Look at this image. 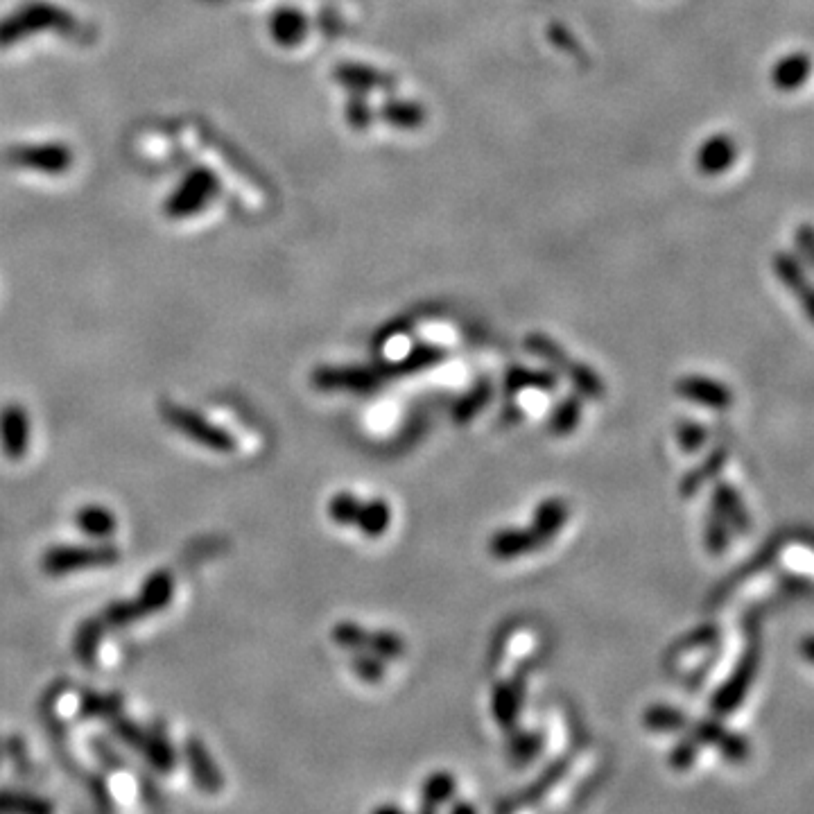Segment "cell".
<instances>
[{
    "instance_id": "cell-1",
    "label": "cell",
    "mask_w": 814,
    "mask_h": 814,
    "mask_svg": "<svg viewBox=\"0 0 814 814\" xmlns=\"http://www.w3.org/2000/svg\"><path fill=\"white\" fill-rule=\"evenodd\" d=\"M172 597H175V579H172L168 570L152 573L132 600L111 602L100 613L86 618L77 627L73 638V652L77 661L89 668V665L95 663V658H98V649L107 631L129 627L138 620H145L154 616V613L168 609Z\"/></svg>"
},
{
    "instance_id": "cell-2",
    "label": "cell",
    "mask_w": 814,
    "mask_h": 814,
    "mask_svg": "<svg viewBox=\"0 0 814 814\" xmlns=\"http://www.w3.org/2000/svg\"><path fill=\"white\" fill-rule=\"evenodd\" d=\"M41 30H55L68 39H75V34L80 32V23L62 7L46 3V0H30L0 21V46H12V43L28 37L30 32Z\"/></svg>"
},
{
    "instance_id": "cell-3",
    "label": "cell",
    "mask_w": 814,
    "mask_h": 814,
    "mask_svg": "<svg viewBox=\"0 0 814 814\" xmlns=\"http://www.w3.org/2000/svg\"><path fill=\"white\" fill-rule=\"evenodd\" d=\"M120 550L111 543H95V545H55L48 548L41 557V570L50 577H62L71 573H80V570H95V568H111L120 564Z\"/></svg>"
},
{
    "instance_id": "cell-4",
    "label": "cell",
    "mask_w": 814,
    "mask_h": 814,
    "mask_svg": "<svg viewBox=\"0 0 814 814\" xmlns=\"http://www.w3.org/2000/svg\"><path fill=\"white\" fill-rule=\"evenodd\" d=\"M161 419L190 441H195V444L209 450H215V453H231V450L236 448V439H233L229 430L220 428L218 423L209 421L204 414L190 410L186 405L172 401L161 403Z\"/></svg>"
},
{
    "instance_id": "cell-5",
    "label": "cell",
    "mask_w": 814,
    "mask_h": 814,
    "mask_svg": "<svg viewBox=\"0 0 814 814\" xmlns=\"http://www.w3.org/2000/svg\"><path fill=\"white\" fill-rule=\"evenodd\" d=\"M220 193V181L211 170L197 168L184 177L175 193L166 202V213L172 220H186L190 215L204 211L215 195Z\"/></svg>"
},
{
    "instance_id": "cell-6",
    "label": "cell",
    "mask_w": 814,
    "mask_h": 814,
    "mask_svg": "<svg viewBox=\"0 0 814 814\" xmlns=\"http://www.w3.org/2000/svg\"><path fill=\"white\" fill-rule=\"evenodd\" d=\"M758 661H760V654H758L756 645L744 649V654L738 661V665H735L731 677L722 683L720 690H717L713 699H710V706H713L717 715H729L742 704L751 688L753 679H756Z\"/></svg>"
},
{
    "instance_id": "cell-7",
    "label": "cell",
    "mask_w": 814,
    "mask_h": 814,
    "mask_svg": "<svg viewBox=\"0 0 814 814\" xmlns=\"http://www.w3.org/2000/svg\"><path fill=\"white\" fill-rule=\"evenodd\" d=\"M7 159L14 166L46 172V175H62L73 163V152L64 143H46V145H25L14 147L7 152Z\"/></svg>"
},
{
    "instance_id": "cell-8",
    "label": "cell",
    "mask_w": 814,
    "mask_h": 814,
    "mask_svg": "<svg viewBox=\"0 0 814 814\" xmlns=\"http://www.w3.org/2000/svg\"><path fill=\"white\" fill-rule=\"evenodd\" d=\"M0 448L12 462H21L30 448V414L21 403H7L0 410Z\"/></svg>"
},
{
    "instance_id": "cell-9",
    "label": "cell",
    "mask_w": 814,
    "mask_h": 814,
    "mask_svg": "<svg viewBox=\"0 0 814 814\" xmlns=\"http://www.w3.org/2000/svg\"><path fill=\"white\" fill-rule=\"evenodd\" d=\"M772 267L778 281L799 299L805 317L814 324V283L810 281L808 272H805V265L796 258V254H792V251H778L772 261Z\"/></svg>"
},
{
    "instance_id": "cell-10",
    "label": "cell",
    "mask_w": 814,
    "mask_h": 814,
    "mask_svg": "<svg viewBox=\"0 0 814 814\" xmlns=\"http://www.w3.org/2000/svg\"><path fill=\"white\" fill-rule=\"evenodd\" d=\"M184 758H186L188 772H190V776H193V781L199 790H204L206 794H218L222 790L224 776L220 772V767L215 765L211 751L206 749L202 738L190 735V738L184 742Z\"/></svg>"
},
{
    "instance_id": "cell-11",
    "label": "cell",
    "mask_w": 814,
    "mask_h": 814,
    "mask_svg": "<svg viewBox=\"0 0 814 814\" xmlns=\"http://www.w3.org/2000/svg\"><path fill=\"white\" fill-rule=\"evenodd\" d=\"M738 159V145H735L729 134H715L706 138L697 150V170L706 177H717L722 172L731 170Z\"/></svg>"
},
{
    "instance_id": "cell-12",
    "label": "cell",
    "mask_w": 814,
    "mask_h": 814,
    "mask_svg": "<svg viewBox=\"0 0 814 814\" xmlns=\"http://www.w3.org/2000/svg\"><path fill=\"white\" fill-rule=\"evenodd\" d=\"M692 738H695L699 744H710V747H717L722 756L726 760L735 762V765H740V762L747 760L749 751H751L747 738L722 729V726L713 720H708V722L704 720V722L695 724V729H692Z\"/></svg>"
},
{
    "instance_id": "cell-13",
    "label": "cell",
    "mask_w": 814,
    "mask_h": 814,
    "mask_svg": "<svg viewBox=\"0 0 814 814\" xmlns=\"http://www.w3.org/2000/svg\"><path fill=\"white\" fill-rule=\"evenodd\" d=\"M677 392L683 398H688V401L713 407V410H726V407H731L733 403V394L729 387L704 376L681 378L677 383Z\"/></svg>"
},
{
    "instance_id": "cell-14",
    "label": "cell",
    "mask_w": 814,
    "mask_h": 814,
    "mask_svg": "<svg viewBox=\"0 0 814 814\" xmlns=\"http://www.w3.org/2000/svg\"><path fill=\"white\" fill-rule=\"evenodd\" d=\"M313 383L319 389H355V392H367L378 385V378L365 369H317L313 374Z\"/></svg>"
},
{
    "instance_id": "cell-15",
    "label": "cell",
    "mask_w": 814,
    "mask_h": 814,
    "mask_svg": "<svg viewBox=\"0 0 814 814\" xmlns=\"http://www.w3.org/2000/svg\"><path fill=\"white\" fill-rule=\"evenodd\" d=\"M713 507L722 514V518L735 532L749 534L751 532V518L744 509V502L740 493L735 491L729 482H717L713 493Z\"/></svg>"
},
{
    "instance_id": "cell-16",
    "label": "cell",
    "mask_w": 814,
    "mask_h": 814,
    "mask_svg": "<svg viewBox=\"0 0 814 814\" xmlns=\"http://www.w3.org/2000/svg\"><path fill=\"white\" fill-rule=\"evenodd\" d=\"M75 525L82 534L95 541H109L116 534V514L105 505H84L75 512Z\"/></svg>"
},
{
    "instance_id": "cell-17",
    "label": "cell",
    "mask_w": 814,
    "mask_h": 814,
    "mask_svg": "<svg viewBox=\"0 0 814 814\" xmlns=\"http://www.w3.org/2000/svg\"><path fill=\"white\" fill-rule=\"evenodd\" d=\"M270 32L279 46H299L308 34V19L299 10H294V7H281V10L272 14Z\"/></svg>"
},
{
    "instance_id": "cell-18",
    "label": "cell",
    "mask_w": 814,
    "mask_h": 814,
    "mask_svg": "<svg viewBox=\"0 0 814 814\" xmlns=\"http://www.w3.org/2000/svg\"><path fill=\"white\" fill-rule=\"evenodd\" d=\"M812 71V59L805 53H790L778 59L772 68V84L778 91L790 93L805 84Z\"/></svg>"
},
{
    "instance_id": "cell-19",
    "label": "cell",
    "mask_w": 814,
    "mask_h": 814,
    "mask_svg": "<svg viewBox=\"0 0 814 814\" xmlns=\"http://www.w3.org/2000/svg\"><path fill=\"white\" fill-rule=\"evenodd\" d=\"M141 756H145L147 762H150V765L161 774H170L172 769H175L177 753H175V747H172L166 729H163L161 724H154L147 729V740H145V749Z\"/></svg>"
},
{
    "instance_id": "cell-20",
    "label": "cell",
    "mask_w": 814,
    "mask_h": 814,
    "mask_svg": "<svg viewBox=\"0 0 814 814\" xmlns=\"http://www.w3.org/2000/svg\"><path fill=\"white\" fill-rule=\"evenodd\" d=\"M541 545V539L534 530H500L489 543V550L496 559L521 557L525 552H532Z\"/></svg>"
},
{
    "instance_id": "cell-21",
    "label": "cell",
    "mask_w": 814,
    "mask_h": 814,
    "mask_svg": "<svg viewBox=\"0 0 814 814\" xmlns=\"http://www.w3.org/2000/svg\"><path fill=\"white\" fill-rule=\"evenodd\" d=\"M568 518V507L564 500H545L536 509L534 516V534L539 536L541 543L550 541L554 534L561 530V525Z\"/></svg>"
},
{
    "instance_id": "cell-22",
    "label": "cell",
    "mask_w": 814,
    "mask_h": 814,
    "mask_svg": "<svg viewBox=\"0 0 814 814\" xmlns=\"http://www.w3.org/2000/svg\"><path fill=\"white\" fill-rule=\"evenodd\" d=\"M389 521H392V512H389L385 500L360 502V512L358 518H355V525H358L367 536L385 534Z\"/></svg>"
},
{
    "instance_id": "cell-23",
    "label": "cell",
    "mask_w": 814,
    "mask_h": 814,
    "mask_svg": "<svg viewBox=\"0 0 814 814\" xmlns=\"http://www.w3.org/2000/svg\"><path fill=\"white\" fill-rule=\"evenodd\" d=\"M53 810V803L43 796L23 792V790H0V812H25L43 814Z\"/></svg>"
},
{
    "instance_id": "cell-24",
    "label": "cell",
    "mask_w": 814,
    "mask_h": 814,
    "mask_svg": "<svg viewBox=\"0 0 814 814\" xmlns=\"http://www.w3.org/2000/svg\"><path fill=\"white\" fill-rule=\"evenodd\" d=\"M726 457H729V455H726L724 448L713 450V453H710V455L706 457L704 464L697 466L695 471H690V473L686 475V478H683V482H681V496H695L701 484H704V482L710 480V478H715L717 471H720L722 466L726 464Z\"/></svg>"
},
{
    "instance_id": "cell-25",
    "label": "cell",
    "mask_w": 814,
    "mask_h": 814,
    "mask_svg": "<svg viewBox=\"0 0 814 814\" xmlns=\"http://www.w3.org/2000/svg\"><path fill=\"white\" fill-rule=\"evenodd\" d=\"M645 726L652 731H683L688 729V717L672 706H652L645 713Z\"/></svg>"
},
{
    "instance_id": "cell-26",
    "label": "cell",
    "mask_w": 814,
    "mask_h": 814,
    "mask_svg": "<svg viewBox=\"0 0 814 814\" xmlns=\"http://www.w3.org/2000/svg\"><path fill=\"white\" fill-rule=\"evenodd\" d=\"M518 713V692L512 683H500L493 692V715L502 729H512Z\"/></svg>"
},
{
    "instance_id": "cell-27",
    "label": "cell",
    "mask_w": 814,
    "mask_h": 814,
    "mask_svg": "<svg viewBox=\"0 0 814 814\" xmlns=\"http://www.w3.org/2000/svg\"><path fill=\"white\" fill-rule=\"evenodd\" d=\"M455 792V778L450 774H435L423 787V810H435L437 805L448 801Z\"/></svg>"
},
{
    "instance_id": "cell-28",
    "label": "cell",
    "mask_w": 814,
    "mask_h": 814,
    "mask_svg": "<svg viewBox=\"0 0 814 814\" xmlns=\"http://www.w3.org/2000/svg\"><path fill=\"white\" fill-rule=\"evenodd\" d=\"M706 548L710 554H722L729 548V523L724 521L722 514L713 507L706 518Z\"/></svg>"
},
{
    "instance_id": "cell-29",
    "label": "cell",
    "mask_w": 814,
    "mask_h": 814,
    "mask_svg": "<svg viewBox=\"0 0 814 814\" xmlns=\"http://www.w3.org/2000/svg\"><path fill=\"white\" fill-rule=\"evenodd\" d=\"M579 414H582V403H579V398H575V396L566 398V401L561 403L552 414V419H550L552 432H557V435H568V432L575 430V426L579 423Z\"/></svg>"
},
{
    "instance_id": "cell-30",
    "label": "cell",
    "mask_w": 814,
    "mask_h": 814,
    "mask_svg": "<svg viewBox=\"0 0 814 814\" xmlns=\"http://www.w3.org/2000/svg\"><path fill=\"white\" fill-rule=\"evenodd\" d=\"M111 729H114V733L127 744V747L143 753L145 740H147V729H143L141 724H136L134 720H127V717H120V713H118L111 717Z\"/></svg>"
},
{
    "instance_id": "cell-31",
    "label": "cell",
    "mask_w": 814,
    "mask_h": 814,
    "mask_svg": "<svg viewBox=\"0 0 814 814\" xmlns=\"http://www.w3.org/2000/svg\"><path fill=\"white\" fill-rule=\"evenodd\" d=\"M80 713L84 717H114L120 713V697L118 695H84Z\"/></svg>"
},
{
    "instance_id": "cell-32",
    "label": "cell",
    "mask_w": 814,
    "mask_h": 814,
    "mask_svg": "<svg viewBox=\"0 0 814 814\" xmlns=\"http://www.w3.org/2000/svg\"><path fill=\"white\" fill-rule=\"evenodd\" d=\"M369 636H371L369 631L358 627L355 622H340V625L333 629V640L337 645L346 647V649H362V647L367 649Z\"/></svg>"
},
{
    "instance_id": "cell-33",
    "label": "cell",
    "mask_w": 814,
    "mask_h": 814,
    "mask_svg": "<svg viewBox=\"0 0 814 814\" xmlns=\"http://www.w3.org/2000/svg\"><path fill=\"white\" fill-rule=\"evenodd\" d=\"M328 512H331V518L335 523L351 525V523H355V518H358L360 500L351 496V493H337V496L331 500Z\"/></svg>"
},
{
    "instance_id": "cell-34",
    "label": "cell",
    "mask_w": 814,
    "mask_h": 814,
    "mask_svg": "<svg viewBox=\"0 0 814 814\" xmlns=\"http://www.w3.org/2000/svg\"><path fill=\"white\" fill-rule=\"evenodd\" d=\"M367 649H371L380 658H398L405 652V643L398 636L389 634V631H380V634L369 636Z\"/></svg>"
},
{
    "instance_id": "cell-35",
    "label": "cell",
    "mask_w": 814,
    "mask_h": 814,
    "mask_svg": "<svg viewBox=\"0 0 814 814\" xmlns=\"http://www.w3.org/2000/svg\"><path fill=\"white\" fill-rule=\"evenodd\" d=\"M566 371L573 378V383L579 387V392L588 398H600L604 394V387L600 383V378H597L591 369H586L582 365H568Z\"/></svg>"
},
{
    "instance_id": "cell-36",
    "label": "cell",
    "mask_w": 814,
    "mask_h": 814,
    "mask_svg": "<svg viewBox=\"0 0 814 814\" xmlns=\"http://www.w3.org/2000/svg\"><path fill=\"white\" fill-rule=\"evenodd\" d=\"M523 387L552 389L554 387V376L552 374H536V371H525V369H514L507 378V389H509V392H516V389H523Z\"/></svg>"
},
{
    "instance_id": "cell-37",
    "label": "cell",
    "mask_w": 814,
    "mask_h": 814,
    "mask_svg": "<svg viewBox=\"0 0 814 814\" xmlns=\"http://www.w3.org/2000/svg\"><path fill=\"white\" fill-rule=\"evenodd\" d=\"M794 247H796V258L803 265H808L814 270V227L812 224H801L794 231Z\"/></svg>"
},
{
    "instance_id": "cell-38",
    "label": "cell",
    "mask_w": 814,
    "mask_h": 814,
    "mask_svg": "<svg viewBox=\"0 0 814 814\" xmlns=\"http://www.w3.org/2000/svg\"><path fill=\"white\" fill-rule=\"evenodd\" d=\"M706 430L699 426L695 421H681L677 426V439L681 448L686 450V453H692V450H699L701 446L706 444Z\"/></svg>"
},
{
    "instance_id": "cell-39",
    "label": "cell",
    "mask_w": 814,
    "mask_h": 814,
    "mask_svg": "<svg viewBox=\"0 0 814 814\" xmlns=\"http://www.w3.org/2000/svg\"><path fill=\"white\" fill-rule=\"evenodd\" d=\"M487 401H489V389L484 385H480L473 394L462 398V401L455 405V410H453L455 419L457 421H469L475 412L482 410L484 403H487Z\"/></svg>"
},
{
    "instance_id": "cell-40",
    "label": "cell",
    "mask_w": 814,
    "mask_h": 814,
    "mask_svg": "<svg viewBox=\"0 0 814 814\" xmlns=\"http://www.w3.org/2000/svg\"><path fill=\"white\" fill-rule=\"evenodd\" d=\"M7 756H10L14 769L19 774H28L30 772V758H28V747H25V740L21 735H10L7 738Z\"/></svg>"
},
{
    "instance_id": "cell-41",
    "label": "cell",
    "mask_w": 814,
    "mask_h": 814,
    "mask_svg": "<svg viewBox=\"0 0 814 814\" xmlns=\"http://www.w3.org/2000/svg\"><path fill=\"white\" fill-rule=\"evenodd\" d=\"M697 751H699V742L695 738L679 742L670 753V765L674 769H679V772L681 769L692 767V762H695V758H697Z\"/></svg>"
},
{
    "instance_id": "cell-42",
    "label": "cell",
    "mask_w": 814,
    "mask_h": 814,
    "mask_svg": "<svg viewBox=\"0 0 814 814\" xmlns=\"http://www.w3.org/2000/svg\"><path fill=\"white\" fill-rule=\"evenodd\" d=\"M353 670L365 681H378V679H383V674H385L383 663H380L378 658L365 656V654H358L353 658Z\"/></svg>"
},
{
    "instance_id": "cell-43",
    "label": "cell",
    "mask_w": 814,
    "mask_h": 814,
    "mask_svg": "<svg viewBox=\"0 0 814 814\" xmlns=\"http://www.w3.org/2000/svg\"><path fill=\"white\" fill-rule=\"evenodd\" d=\"M541 747L539 735H518L512 744V753L516 760H530Z\"/></svg>"
},
{
    "instance_id": "cell-44",
    "label": "cell",
    "mask_w": 814,
    "mask_h": 814,
    "mask_svg": "<svg viewBox=\"0 0 814 814\" xmlns=\"http://www.w3.org/2000/svg\"><path fill=\"white\" fill-rule=\"evenodd\" d=\"M799 652L805 658V661H810L814 665V636H805L799 645Z\"/></svg>"
},
{
    "instance_id": "cell-45",
    "label": "cell",
    "mask_w": 814,
    "mask_h": 814,
    "mask_svg": "<svg viewBox=\"0 0 814 814\" xmlns=\"http://www.w3.org/2000/svg\"><path fill=\"white\" fill-rule=\"evenodd\" d=\"M453 812H475L473 805H455Z\"/></svg>"
}]
</instances>
